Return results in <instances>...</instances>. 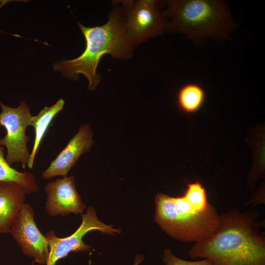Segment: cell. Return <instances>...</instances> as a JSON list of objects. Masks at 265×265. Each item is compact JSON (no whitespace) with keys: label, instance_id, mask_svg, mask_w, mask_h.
<instances>
[{"label":"cell","instance_id":"obj_1","mask_svg":"<svg viewBox=\"0 0 265 265\" xmlns=\"http://www.w3.org/2000/svg\"><path fill=\"white\" fill-rule=\"evenodd\" d=\"M258 213L233 210L219 215L214 232L194 244L188 251L192 259H208L212 265H265V237Z\"/></svg>","mask_w":265,"mask_h":265},{"label":"cell","instance_id":"obj_2","mask_svg":"<svg viewBox=\"0 0 265 265\" xmlns=\"http://www.w3.org/2000/svg\"><path fill=\"white\" fill-rule=\"evenodd\" d=\"M155 200V222L177 240L201 241L218 225L219 215L208 201L205 188L198 182L188 184L182 196L173 197L159 193Z\"/></svg>","mask_w":265,"mask_h":265},{"label":"cell","instance_id":"obj_3","mask_svg":"<svg viewBox=\"0 0 265 265\" xmlns=\"http://www.w3.org/2000/svg\"><path fill=\"white\" fill-rule=\"evenodd\" d=\"M78 25L86 41L84 52L76 58L54 63L53 70L73 80L82 74L88 81V89L95 90L101 81L97 69L102 57L109 54L117 59H129L134 46L126 33L121 6L111 10L107 22L102 26L87 27L80 22Z\"/></svg>","mask_w":265,"mask_h":265},{"label":"cell","instance_id":"obj_4","mask_svg":"<svg viewBox=\"0 0 265 265\" xmlns=\"http://www.w3.org/2000/svg\"><path fill=\"white\" fill-rule=\"evenodd\" d=\"M166 28L193 40L227 38L234 26L227 5L217 0H173L167 2Z\"/></svg>","mask_w":265,"mask_h":265},{"label":"cell","instance_id":"obj_5","mask_svg":"<svg viewBox=\"0 0 265 265\" xmlns=\"http://www.w3.org/2000/svg\"><path fill=\"white\" fill-rule=\"evenodd\" d=\"M121 3L125 30L134 47L160 34L166 28L165 18L159 9L158 1L127 0Z\"/></svg>","mask_w":265,"mask_h":265},{"label":"cell","instance_id":"obj_6","mask_svg":"<svg viewBox=\"0 0 265 265\" xmlns=\"http://www.w3.org/2000/svg\"><path fill=\"white\" fill-rule=\"evenodd\" d=\"M0 125L6 131L5 136L0 139L1 145L7 149L5 159L10 165L21 163L25 168L30 156L27 147L30 138L26 134V128L31 124L32 117L29 106L24 101L17 107L8 106L0 102Z\"/></svg>","mask_w":265,"mask_h":265},{"label":"cell","instance_id":"obj_7","mask_svg":"<svg viewBox=\"0 0 265 265\" xmlns=\"http://www.w3.org/2000/svg\"><path fill=\"white\" fill-rule=\"evenodd\" d=\"M82 222L79 228L72 235L59 238L54 231H50L45 235L49 243V255L46 265H55L59 260L70 252H87L92 247L85 243L82 238L88 232L98 230L108 235L120 234L121 230L115 229L112 225L104 224L98 219L93 207L89 206L86 213L81 215Z\"/></svg>","mask_w":265,"mask_h":265},{"label":"cell","instance_id":"obj_8","mask_svg":"<svg viewBox=\"0 0 265 265\" xmlns=\"http://www.w3.org/2000/svg\"><path fill=\"white\" fill-rule=\"evenodd\" d=\"M34 215L31 205L25 203L9 233L25 255L32 258L39 264L46 265L49 255V243L36 226Z\"/></svg>","mask_w":265,"mask_h":265},{"label":"cell","instance_id":"obj_9","mask_svg":"<svg viewBox=\"0 0 265 265\" xmlns=\"http://www.w3.org/2000/svg\"><path fill=\"white\" fill-rule=\"evenodd\" d=\"M45 192L47 195L45 209L50 216L82 214L86 209L77 191L73 175L49 182Z\"/></svg>","mask_w":265,"mask_h":265},{"label":"cell","instance_id":"obj_10","mask_svg":"<svg viewBox=\"0 0 265 265\" xmlns=\"http://www.w3.org/2000/svg\"><path fill=\"white\" fill-rule=\"evenodd\" d=\"M90 126L81 125L78 132L70 140L66 146L60 152L49 166L41 174L45 180L55 176H67L80 157L90 151L94 141Z\"/></svg>","mask_w":265,"mask_h":265},{"label":"cell","instance_id":"obj_11","mask_svg":"<svg viewBox=\"0 0 265 265\" xmlns=\"http://www.w3.org/2000/svg\"><path fill=\"white\" fill-rule=\"evenodd\" d=\"M26 192L14 182H0V233H9L23 204Z\"/></svg>","mask_w":265,"mask_h":265},{"label":"cell","instance_id":"obj_12","mask_svg":"<svg viewBox=\"0 0 265 265\" xmlns=\"http://www.w3.org/2000/svg\"><path fill=\"white\" fill-rule=\"evenodd\" d=\"M65 102L62 99L54 105L43 108L39 113L31 118V126L35 130V139L27 165L32 168L34 159L42 140L54 117L63 109Z\"/></svg>","mask_w":265,"mask_h":265},{"label":"cell","instance_id":"obj_13","mask_svg":"<svg viewBox=\"0 0 265 265\" xmlns=\"http://www.w3.org/2000/svg\"><path fill=\"white\" fill-rule=\"evenodd\" d=\"M3 151L0 138V182L16 183L22 187L26 194L37 192L38 186L34 174L22 172L12 167L4 158Z\"/></svg>","mask_w":265,"mask_h":265},{"label":"cell","instance_id":"obj_14","mask_svg":"<svg viewBox=\"0 0 265 265\" xmlns=\"http://www.w3.org/2000/svg\"><path fill=\"white\" fill-rule=\"evenodd\" d=\"M177 99L179 106L183 111L194 113L202 106L205 100V92L197 84H186L180 89Z\"/></svg>","mask_w":265,"mask_h":265},{"label":"cell","instance_id":"obj_15","mask_svg":"<svg viewBox=\"0 0 265 265\" xmlns=\"http://www.w3.org/2000/svg\"><path fill=\"white\" fill-rule=\"evenodd\" d=\"M162 259L165 265H212V261L208 259L197 261L180 259L174 255L170 248H166L164 250Z\"/></svg>","mask_w":265,"mask_h":265},{"label":"cell","instance_id":"obj_16","mask_svg":"<svg viewBox=\"0 0 265 265\" xmlns=\"http://www.w3.org/2000/svg\"><path fill=\"white\" fill-rule=\"evenodd\" d=\"M143 260V257L141 255H137L136 256V258L133 265H138Z\"/></svg>","mask_w":265,"mask_h":265}]
</instances>
